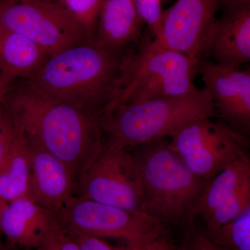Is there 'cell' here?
Here are the masks:
<instances>
[{"label": "cell", "mask_w": 250, "mask_h": 250, "mask_svg": "<svg viewBox=\"0 0 250 250\" xmlns=\"http://www.w3.org/2000/svg\"><path fill=\"white\" fill-rule=\"evenodd\" d=\"M1 250H29L24 249V248H18V247L10 246V245H5L4 248Z\"/></svg>", "instance_id": "obj_28"}, {"label": "cell", "mask_w": 250, "mask_h": 250, "mask_svg": "<svg viewBox=\"0 0 250 250\" xmlns=\"http://www.w3.org/2000/svg\"><path fill=\"white\" fill-rule=\"evenodd\" d=\"M49 57L32 41L0 28V72L13 80H30Z\"/></svg>", "instance_id": "obj_17"}, {"label": "cell", "mask_w": 250, "mask_h": 250, "mask_svg": "<svg viewBox=\"0 0 250 250\" xmlns=\"http://www.w3.org/2000/svg\"><path fill=\"white\" fill-rule=\"evenodd\" d=\"M0 28L27 38L49 57L93 39L59 0H0Z\"/></svg>", "instance_id": "obj_6"}, {"label": "cell", "mask_w": 250, "mask_h": 250, "mask_svg": "<svg viewBox=\"0 0 250 250\" xmlns=\"http://www.w3.org/2000/svg\"><path fill=\"white\" fill-rule=\"evenodd\" d=\"M184 250H226L213 243L200 229L192 225L187 228Z\"/></svg>", "instance_id": "obj_24"}, {"label": "cell", "mask_w": 250, "mask_h": 250, "mask_svg": "<svg viewBox=\"0 0 250 250\" xmlns=\"http://www.w3.org/2000/svg\"><path fill=\"white\" fill-rule=\"evenodd\" d=\"M94 36L103 0H59Z\"/></svg>", "instance_id": "obj_20"}, {"label": "cell", "mask_w": 250, "mask_h": 250, "mask_svg": "<svg viewBox=\"0 0 250 250\" xmlns=\"http://www.w3.org/2000/svg\"><path fill=\"white\" fill-rule=\"evenodd\" d=\"M131 51L104 48L92 39L51 56L27 81L51 100L100 122L109 114L118 99L125 62Z\"/></svg>", "instance_id": "obj_2"}, {"label": "cell", "mask_w": 250, "mask_h": 250, "mask_svg": "<svg viewBox=\"0 0 250 250\" xmlns=\"http://www.w3.org/2000/svg\"><path fill=\"white\" fill-rule=\"evenodd\" d=\"M0 110L26 137L62 161L77 186L104 147L98 121L47 98L27 80L14 81Z\"/></svg>", "instance_id": "obj_1"}, {"label": "cell", "mask_w": 250, "mask_h": 250, "mask_svg": "<svg viewBox=\"0 0 250 250\" xmlns=\"http://www.w3.org/2000/svg\"><path fill=\"white\" fill-rule=\"evenodd\" d=\"M197 73L205 82L214 108V116L238 134L250 132V72L221 66L200 59Z\"/></svg>", "instance_id": "obj_12"}, {"label": "cell", "mask_w": 250, "mask_h": 250, "mask_svg": "<svg viewBox=\"0 0 250 250\" xmlns=\"http://www.w3.org/2000/svg\"><path fill=\"white\" fill-rule=\"evenodd\" d=\"M14 80L6 75V74L0 72V106L6 96L8 90L12 84Z\"/></svg>", "instance_id": "obj_27"}, {"label": "cell", "mask_w": 250, "mask_h": 250, "mask_svg": "<svg viewBox=\"0 0 250 250\" xmlns=\"http://www.w3.org/2000/svg\"><path fill=\"white\" fill-rule=\"evenodd\" d=\"M134 1L140 16L154 34L164 13L161 9V0H134Z\"/></svg>", "instance_id": "obj_23"}, {"label": "cell", "mask_w": 250, "mask_h": 250, "mask_svg": "<svg viewBox=\"0 0 250 250\" xmlns=\"http://www.w3.org/2000/svg\"><path fill=\"white\" fill-rule=\"evenodd\" d=\"M122 250H184L183 246L174 242L170 228L131 246H124Z\"/></svg>", "instance_id": "obj_22"}, {"label": "cell", "mask_w": 250, "mask_h": 250, "mask_svg": "<svg viewBox=\"0 0 250 250\" xmlns=\"http://www.w3.org/2000/svg\"><path fill=\"white\" fill-rule=\"evenodd\" d=\"M15 133L16 129L14 125L0 110V165L11 147Z\"/></svg>", "instance_id": "obj_25"}, {"label": "cell", "mask_w": 250, "mask_h": 250, "mask_svg": "<svg viewBox=\"0 0 250 250\" xmlns=\"http://www.w3.org/2000/svg\"><path fill=\"white\" fill-rule=\"evenodd\" d=\"M199 61L156 46L151 39L141 40L126 57L121 92L110 113L120 105L195 91Z\"/></svg>", "instance_id": "obj_5"}, {"label": "cell", "mask_w": 250, "mask_h": 250, "mask_svg": "<svg viewBox=\"0 0 250 250\" xmlns=\"http://www.w3.org/2000/svg\"><path fill=\"white\" fill-rule=\"evenodd\" d=\"M250 207V158L248 152L206 181L192 215L202 231L216 229Z\"/></svg>", "instance_id": "obj_11"}, {"label": "cell", "mask_w": 250, "mask_h": 250, "mask_svg": "<svg viewBox=\"0 0 250 250\" xmlns=\"http://www.w3.org/2000/svg\"><path fill=\"white\" fill-rule=\"evenodd\" d=\"M24 137L29 166L24 197L55 214L75 196L76 179L62 161L25 136Z\"/></svg>", "instance_id": "obj_13"}, {"label": "cell", "mask_w": 250, "mask_h": 250, "mask_svg": "<svg viewBox=\"0 0 250 250\" xmlns=\"http://www.w3.org/2000/svg\"><path fill=\"white\" fill-rule=\"evenodd\" d=\"M212 118L189 122L170 136L168 147L192 173L207 181L248 152V137Z\"/></svg>", "instance_id": "obj_7"}, {"label": "cell", "mask_w": 250, "mask_h": 250, "mask_svg": "<svg viewBox=\"0 0 250 250\" xmlns=\"http://www.w3.org/2000/svg\"><path fill=\"white\" fill-rule=\"evenodd\" d=\"M1 236H2V233H1V230H0V250L3 249L4 245H3L2 242H1Z\"/></svg>", "instance_id": "obj_30"}, {"label": "cell", "mask_w": 250, "mask_h": 250, "mask_svg": "<svg viewBox=\"0 0 250 250\" xmlns=\"http://www.w3.org/2000/svg\"><path fill=\"white\" fill-rule=\"evenodd\" d=\"M214 108L205 88L178 96L120 105L101 120L105 145L131 148L170 138L189 122L213 118Z\"/></svg>", "instance_id": "obj_4"}, {"label": "cell", "mask_w": 250, "mask_h": 250, "mask_svg": "<svg viewBox=\"0 0 250 250\" xmlns=\"http://www.w3.org/2000/svg\"><path fill=\"white\" fill-rule=\"evenodd\" d=\"M34 250H80L76 240L62 229L56 218Z\"/></svg>", "instance_id": "obj_21"}, {"label": "cell", "mask_w": 250, "mask_h": 250, "mask_svg": "<svg viewBox=\"0 0 250 250\" xmlns=\"http://www.w3.org/2000/svg\"><path fill=\"white\" fill-rule=\"evenodd\" d=\"M76 240L80 250H121L122 247H115L103 238L77 235L72 236Z\"/></svg>", "instance_id": "obj_26"}, {"label": "cell", "mask_w": 250, "mask_h": 250, "mask_svg": "<svg viewBox=\"0 0 250 250\" xmlns=\"http://www.w3.org/2000/svg\"><path fill=\"white\" fill-rule=\"evenodd\" d=\"M215 63L229 68H241L250 61L249 2L230 6L215 21L207 55Z\"/></svg>", "instance_id": "obj_14"}, {"label": "cell", "mask_w": 250, "mask_h": 250, "mask_svg": "<svg viewBox=\"0 0 250 250\" xmlns=\"http://www.w3.org/2000/svg\"><path fill=\"white\" fill-rule=\"evenodd\" d=\"M144 24L134 0H103L93 39L111 50H131L142 40Z\"/></svg>", "instance_id": "obj_15"}, {"label": "cell", "mask_w": 250, "mask_h": 250, "mask_svg": "<svg viewBox=\"0 0 250 250\" xmlns=\"http://www.w3.org/2000/svg\"><path fill=\"white\" fill-rule=\"evenodd\" d=\"M8 202L5 201V200H3L1 197H0V215L2 213L3 210H4V208H6V206L8 205Z\"/></svg>", "instance_id": "obj_29"}, {"label": "cell", "mask_w": 250, "mask_h": 250, "mask_svg": "<svg viewBox=\"0 0 250 250\" xmlns=\"http://www.w3.org/2000/svg\"><path fill=\"white\" fill-rule=\"evenodd\" d=\"M56 216L23 196L9 202L0 215V230L10 246L35 249Z\"/></svg>", "instance_id": "obj_16"}, {"label": "cell", "mask_w": 250, "mask_h": 250, "mask_svg": "<svg viewBox=\"0 0 250 250\" xmlns=\"http://www.w3.org/2000/svg\"><path fill=\"white\" fill-rule=\"evenodd\" d=\"M219 5L220 0H177L163 13L151 41L191 58H205Z\"/></svg>", "instance_id": "obj_10"}, {"label": "cell", "mask_w": 250, "mask_h": 250, "mask_svg": "<svg viewBox=\"0 0 250 250\" xmlns=\"http://www.w3.org/2000/svg\"><path fill=\"white\" fill-rule=\"evenodd\" d=\"M141 178L129 149L104 145L77 186L76 196L141 211Z\"/></svg>", "instance_id": "obj_9"}, {"label": "cell", "mask_w": 250, "mask_h": 250, "mask_svg": "<svg viewBox=\"0 0 250 250\" xmlns=\"http://www.w3.org/2000/svg\"><path fill=\"white\" fill-rule=\"evenodd\" d=\"M202 231L213 243L226 250H250V207L216 229Z\"/></svg>", "instance_id": "obj_19"}, {"label": "cell", "mask_w": 250, "mask_h": 250, "mask_svg": "<svg viewBox=\"0 0 250 250\" xmlns=\"http://www.w3.org/2000/svg\"><path fill=\"white\" fill-rule=\"evenodd\" d=\"M54 215L62 229L70 236L111 238L124 242L125 246L139 243L168 228L142 212L124 209L76 195Z\"/></svg>", "instance_id": "obj_8"}, {"label": "cell", "mask_w": 250, "mask_h": 250, "mask_svg": "<svg viewBox=\"0 0 250 250\" xmlns=\"http://www.w3.org/2000/svg\"><path fill=\"white\" fill-rule=\"evenodd\" d=\"M14 127V139L0 165V197L8 203L24 196L29 175L25 137Z\"/></svg>", "instance_id": "obj_18"}, {"label": "cell", "mask_w": 250, "mask_h": 250, "mask_svg": "<svg viewBox=\"0 0 250 250\" xmlns=\"http://www.w3.org/2000/svg\"><path fill=\"white\" fill-rule=\"evenodd\" d=\"M141 178V211L170 228L192 225L206 180L197 177L169 148L167 138L129 149Z\"/></svg>", "instance_id": "obj_3"}]
</instances>
